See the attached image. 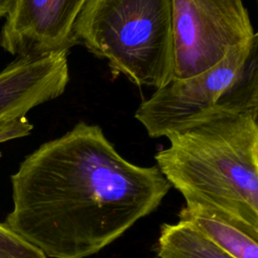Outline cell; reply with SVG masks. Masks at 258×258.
Here are the masks:
<instances>
[{"instance_id": "cell-5", "label": "cell", "mask_w": 258, "mask_h": 258, "mask_svg": "<svg viewBox=\"0 0 258 258\" xmlns=\"http://www.w3.org/2000/svg\"><path fill=\"white\" fill-rule=\"evenodd\" d=\"M257 41L258 35L231 50L222 61L201 74L184 79L172 78L138 106L135 119L149 137H167L216 108Z\"/></svg>"}, {"instance_id": "cell-13", "label": "cell", "mask_w": 258, "mask_h": 258, "mask_svg": "<svg viewBox=\"0 0 258 258\" xmlns=\"http://www.w3.org/2000/svg\"><path fill=\"white\" fill-rule=\"evenodd\" d=\"M155 258H156V257H155Z\"/></svg>"}, {"instance_id": "cell-7", "label": "cell", "mask_w": 258, "mask_h": 258, "mask_svg": "<svg viewBox=\"0 0 258 258\" xmlns=\"http://www.w3.org/2000/svg\"><path fill=\"white\" fill-rule=\"evenodd\" d=\"M87 0H12L0 46L15 57L69 51L74 25Z\"/></svg>"}, {"instance_id": "cell-9", "label": "cell", "mask_w": 258, "mask_h": 258, "mask_svg": "<svg viewBox=\"0 0 258 258\" xmlns=\"http://www.w3.org/2000/svg\"><path fill=\"white\" fill-rule=\"evenodd\" d=\"M155 250L156 258H233L181 220L160 226Z\"/></svg>"}, {"instance_id": "cell-10", "label": "cell", "mask_w": 258, "mask_h": 258, "mask_svg": "<svg viewBox=\"0 0 258 258\" xmlns=\"http://www.w3.org/2000/svg\"><path fill=\"white\" fill-rule=\"evenodd\" d=\"M258 41L216 107L234 111L258 110Z\"/></svg>"}, {"instance_id": "cell-12", "label": "cell", "mask_w": 258, "mask_h": 258, "mask_svg": "<svg viewBox=\"0 0 258 258\" xmlns=\"http://www.w3.org/2000/svg\"><path fill=\"white\" fill-rule=\"evenodd\" d=\"M11 3H12V0H0V19L4 18Z\"/></svg>"}, {"instance_id": "cell-11", "label": "cell", "mask_w": 258, "mask_h": 258, "mask_svg": "<svg viewBox=\"0 0 258 258\" xmlns=\"http://www.w3.org/2000/svg\"><path fill=\"white\" fill-rule=\"evenodd\" d=\"M0 258H47L38 248L0 223Z\"/></svg>"}, {"instance_id": "cell-2", "label": "cell", "mask_w": 258, "mask_h": 258, "mask_svg": "<svg viewBox=\"0 0 258 258\" xmlns=\"http://www.w3.org/2000/svg\"><path fill=\"white\" fill-rule=\"evenodd\" d=\"M166 138L156 166L185 203L258 239V110L216 107Z\"/></svg>"}, {"instance_id": "cell-3", "label": "cell", "mask_w": 258, "mask_h": 258, "mask_svg": "<svg viewBox=\"0 0 258 258\" xmlns=\"http://www.w3.org/2000/svg\"><path fill=\"white\" fill-rule=\"evenodd\" d=\"M74 43L106 60L116 76L163 87L174 70L170 0H87Z\"/></svg>"}, {"instance_id": "cell-8", "label": "cell", "mask_w": 258, "mask_h": 258, "mask_svg": "<svg viewBox=\"0 0 258 258\" xmlns=\"http://www.w3.org/2000/svg\"><path fill=\"white\" fill-rule=\"evenodd\" d=\"M178 218L192 225L233 258H258V239L210 209L199 204L185 203L178 212Z\"/></svg>"}, {"instance_id": "cell-4", "label": "cell", "mask_w": 258, "mask_h": 258, "mask_svg": "<svg viewBox=\"0 0 258 258\" xmlns=\"http://www.w3.org/2000/svg\"><path fill=\"white\" fill-rule=\"evenodd\" d=\"M173 78L201 74L251 41L254 31L243 0H170Z\"/></svg>"}, {"instance_id": "cell-1", "label": "cell", "mask_w": 258, "mask_h": 258, "mask_svg": "<svg viewBox=\"0 0 258 258\" xmlns=\"http://www.w3.org/2000/svg\"><path fill=\"white\" fill-rule=\"evenodd\" d=\"M3 223L49 258H87L153 213L171 185L156 165L125 159L86 122L42 143L11 175Z\"/></svg>"}, {"instance_id": "cell-6", "label": "cell", "mask_w": 258, "mask_h": 258, "mask_svg": "<svg viewBox=\"0 0 258 258\" xmlns=\"http://www.w3.org/2000/svg\"><path fill=\"white\" fill-rule=\"evenodd\" d=\"M68 52L15 57L0 72V144L29 135L27 113L64 93Z\"/></svg>"}]
</instances>
